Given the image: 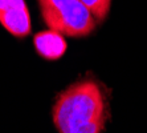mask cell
<instances>
[{
	"mask_svg": "<svg viewBox=\"0 0 147 133\" xmlns=\"http://www.w3.org/2000/svg\"><path fill=\"white\" fill-rule=\"evenodd\" d=\"M52 120L58 133H102L106 125V101L93 80L73 83L57 95Z\"/></svg>",
	"mask_w": 147,
	"mask_h": 133,
	"instance_id": "cell-1",
	"label": "cell"
},
{
	"mask_svg": "<svg viewBox=\"0 0 147 133\" xmlns=\"http://www.w3.org/2000/svg\"><path fill=\"white\" fill-rule=\"evenodd\" d=\"M45 25L69 38H86L97 20L81 0H37Z\"/></svg>",
	"mask_w": 147,
	"mask_h": 133,
	"instance_id": "cell-2",
	"label": "cell"
},
{
	"mask_svg": "<svg viewBox=\"0 0 147 133\" xmlns=\"http://www.w3.org/2000/svg\"><path fill=\"white\" fill-rule=\"evenodd\" d=\"M0 24L17 39L29 36L32 23L25 0H0Z\"/></svg>",
	"mask_w": 147,
	"mask_h": 133,
	"instance_id": "cell-3",
	"label": "cell"
},
{
	"mask_svg": "<svg viewBox=\"0 0 147 133\" xmlns=\"http://www.w3.org/2000/svg\"><path fill=\"white\" fill-rule=\"evenodd\" d=\"M33 45L38 55L49 61H56L58 59H61L65 55L66 48H68L64 35L52 29L41 31L34 35Z\"/></svg>",
	"mask_w": 147,
	"mask_h": 133,
	"instance_id": "cell-4",
	"label": "cell"
},
{
	"mask_svg": "<svg viewBox=\"0 0 147 133\" xmlns=\"http://www.w3.org/2000/svg\"><path fill=\"white\" fill-rule=\"evenodd\" d=\"M97 21H103L111 8V0H81Z\"/></svg>",
	"mask_w": 147,
	"mask_h": 133,
	"instance_id": "cell-5",
	"label": "cell"
}]
</instances>
